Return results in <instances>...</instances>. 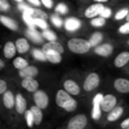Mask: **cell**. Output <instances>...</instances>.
Here are the masks:
<instances>
[{
	"instance_id": "cell-1",
	"label": "cell",
	"mask_w": 129,
	"mask_h": 129,
	"mask_svg": "<svg viewBox=\"0 0 129 129\" xmlns=\"http://www.w3.org/2000/svg\"><path fill=\"white\" fill-rule=\"evenodd\" d=\"M56 103L57 105L67 112H73L76 110L78 104L77 101L73 99L70 94L66 90H59L56 95Z\"/></svg>"
},
{
	"instance_id": "cell-2",
	"label": "cell",
	"mask_w": 129,
	"mask_h": 129,
	"mask_svg": "<svg viewBox=\"0 0 129 129\" xmlns=\"http://www.w3.org/2000/svg\"><path fill=\"white\" fill-rule=\"evenodd\" d=\"M67 46L72 52L79 54L87 53L91 47L89 41L79 38H73L70 39Z\"/></svg>"
},
{
	"instance_id": "cell-3",
	"label": "cell",
	"mask_w": 129,
	"mask_h": 129,
	"mask_svg": "<svg viewBox=\"0 0 129 129\" xmlns=\"http://www.w3.org/2000/svg\"><path fill=\"white\" fill-rule=\"evenodd\" d=\"M100 84V77L98 73H90L85 80L83 84V88L85 91L89 92L94 91L99 86Z\"/></svg>"
},
{
	"instance_id": "cell-4",
	"label": "cell",
	"mask_w": 129,
	"mask_h": 129,
	"mask_svg": "<svg viewBox=\"0 0 129 129\" xmlns=\"http://www.w3.org/2000/svg\"><path fill=\"white\" fill-rule=\"evenodd\" d=\"M87 117L83 114H79L70 120L67 128L69 129H83L87 125Z\"/></svg>"
},
{
	"instance_id": "cell-5",
	"label": "cell",
	"mask_w": 129,
	"mask_h": 129,
	"mask_svg": "<svg viewBox=\"0 0 129 129\" xmlns=\"http://www.w3.org/2000/svg\"><path fill=\"white\" fill-rule=\"evenodd\" d=\"M33 99L36 105L42 110L45 109L49 103L48 96L42 90H37L36 91H35L33 94Z\"/></svg>"
},
{
	"instance_id": "cell-6",
	"label": "cell",
	"mask_w": 129,
	"mask_h": 129,
	"mask_svg": "<svg viewBox=\"0 0 129 129\" xmlns=\"http://www.w3.org/2000/svg\"><path fill=\"white\" fill-rule=\"evenodd\" d=\"M117 103V100L116 98L113 95V94H106L105 96H104V99L101 102V109L103 111L108 113L110 112L113 108L116 107Z\"/></svg>"
},
{
	"instance_id": "cell-7",
	"label": "cell",
	"mask_w": 129,
	"mask_h": 129,
	"mask_svg": "<svg viewBox=\"0 0 129 129\" xmlns=\"http://www.w3.org/2000/svg\"><path fill=\"white\" fill-rule=\"evenodd\" d=\"M42 51L47 54L50 52H57L59 54H63L64 52V48L62 45L56 41H50L48 43H45L42 47Z\"/></svg>"
},
{
	"instance_id": "cell-8",
	"label": "cell",
	"mask_w": 129,
	"mask_h": 129,
	"mask_svg": "<svg viewBox=\"0 0 129 129\" xmlns=\"http://www.w3.org/2000/svg\"><path fill=\"white\" fill-rule=\"evenodd\" d=\"M105 7L101 3H97L89 6L85 12V15L87 18H92L98 15H100Z\"/></svg>"
},
{
	"instance_id": "cell-9",
	"label": "cell",
	"mask_w": 129,
	"mask_h": 129,
	"mask_svg": "<svg viewBox=\"0 0 129 129\" xmlns=\"http://www.w3.org/2000/svg\"><path fill=\"white\" fill-rule=\"evenodd\" d=\"M21 85L23 88H25L29 92H35L39 88V82L34 79L33 77L24 78L21 82Z\"/></svg>"
},
{
	"instance_id": "cell-10",
	"label": "cell",
	"mask_w": 129,
	"mask_h": 129,
	"mask_svg": "<svg viewBox=\"0 0 129 129\" xmlns=\"http://www.w3.org/2000/svg\"><path fill=\"white\" fill-rule=\"evenodd\" d=\"M114 88L120 93H129V80L124 78H119L114 81Z\"/></svg>"
},
{
	"instance_id": "cell-11",
	"label": "cell",
	"mask_w": 129,
	"mask_h": 129,
	"mask_svg": "<svg viewBox=\"0 0 129 129\" xmlns=\"http://www.w3.org/2000/svg\"><path fill=\"white\" fill-rule=\"evenodd\" d=\"M27 104L26 99L21 94H17L15 97V108L19 114H23L26 111Z\"/></svg>"
},
{
	"instance_id": "cell-12",
	"label": "cell",
	"mask_w": 129,
	"mask_h": 129,
	"mask_svg": "<svg viewBox=\"0 0 129 129\" xmlns=\"http://www.w3.org/2000/svg\"><path fill=\"white\" fill-rule=\"evenodd\" d=\"M64 89L72 95H78L80 93V88L78 84L73 80L68 79L63 83Z\"/></svg>"
},
{
	"instance_id": "cell-13",
	"label": "cell",
	"mask_w": 129,
	"mask_h": 129,
	"mask_svg": "<svg viewBox=\"0 0 129 129\" xmlns=\"http://www.w3.org/2000/svg\"><path fill=\"white\" fill-rule=\"evenodd\" d=\"M113 46L110 43H105L104 45H99L94 50V52L97 54L103 57H108L113 53Z\"/></svg>"
},
{
	"instance_id": "cell-14",
	"label": "cell",
	"mask_w": 129,
	"mask_h": 129,
	"mask_svg": "<svg viewBox=\"0 0 129 129\" xmlns=\"http://www.w3.org/2000/svg\"><path fill=\"white\" fill-rule=\"evenodd\" d=\"M39 74L38 68L35 66H27L25 68L20 70L19 75L22 78H27V77H36Z\"/></svg>"
},
{
	"instance_id": "cell-15",
	"label": "cell",
	"mask_w": 129,
	"mask_h": 129,
	"mask_svg": "<svg viewBox=\"0 0 129 129\" xmlns=\"http://www.w3.org/2000/svg\"><path fill=\"white\" fill-rule=\"evenodd\" d=\"M129 62V52L128 51H123L117 55L116 59L114 60V65L118 67L121 68L126 65Z\"/></svg>"
},
{
	"instance_id": "cell-16",
	"label": "cell",
	"mask_w": 129,
	"mask_h": 129,
	"mask_svg": "<svg viewBox=\"0 0 129 129\" xmlns=\"http://www.w3.org/2000/svg\"><path fill=\"white\" fill-rule=\"evenodd\" d=\"M17 51L16 45L12 42H8L5 44L3 53H4V56L6 58L11 59L13 57H14Z\"/></svg>"
},
{
	"instance_id": "cell-17",
	"label": "cell",
	"mask_w": 129,
	"mask_h": 129,
	"mask_svg": "<svg viewBox=\"0 0 129 129\" xmlns=\"http://www.w3.org/2000/svg\"><path fill=\"white\" fill-rule=\"evenodd\" d=\"M3 104L7 109H12L15 107V98L13 93L10 91H7L3 94Z\"/></svg>"
},
{
	"instance_id": "cell-18",
	"label": "cell",
	"mask_w": 129,
	"mask_h": 129,
	"mask_svg": "<svg viewBox=\"0 0 129 129\" xmlns=\"http://www.w3.org/2000/svg\"><path fill=\"white\" fill-rule=\"evenodd\" d=\"M0 20L5 26H6L7 28H8L11 30L17 31L18 29V27H19L18 23L14 19L10 18L8 17H6V16H4V15H1Z\"/></svg>"
},
{
	"instance_id": "cell-19",
	"label": "cell",
	"mask_w": 129,
	"mask_h": 129,
	"mask_svg": "<svg viewBox=\"0 0 129 129\" xmlns=\"http://www.w3.org/2000/svg\"><path fill=\"white\" fill-rule=\"evenodd\" d=\"M15 45H16V48H17V51L20 54L26 53L29 50V48H30L29 42L24 38L18 39L15 42Z\"/></svg>"
},
{
	"instance_id": "cell-20",
	"label": "cell",
	"mask_w": 129,
	"mask_h": 129,
	"mask_svg": "<svg viewBox=\"0 0 129 129\" xmlns=\"http://www.w3.org/2000/svg\"><path fill=\"white\" fill-rule=\"evenodd\" d=\"M81 26V21L75 17L68 18L65 23V28L68 31H76Z\"/></svg>"
},
{
	"instance_id": "cell-21",
	"label": "cell",
	"mask_w": 129,
	"mask_h": 129,
	"mask_svg": "<svg viewBox=\"0 0 129 129\" xmlns=\"http://www.w3.org/2000/svg\"><path fill=\"white\" fill-rule=\"evenodd\" d=\"M26 35L34 43L39 44V43L42 42V35L39 32H37L34 28H29L26 32Z\"/></svg>"
},
{
	"instance_id": "cell-22",
	"label": "cell",
	"mask_w": 129,
	"mask_h": 129,
	"mask_svg": "<svg viewBox=\"0 0 129 129\" xmlns=\"http://www.w3.org/2000/svg\"><path fill=\"white\" fill-rule=\"evenodd\" d=\"M123 114V108L122 107H116L113 108L107 116V120L109 122H115L118 120Z\"/></svg>"
},
{
	"instance_id": "cell-23",
	"label": "cell",
	"mask_w": 129,
	"mask_h": 129,
	"mask_svg": "<svg viewBox=\"0 0 129 129\" xmlns=\"http://www.w3.org/2000/svg\"><path fill=\"white\" fill-rule=\"evenodd\" d=\"M42 109L39 107L38 106H33L30 108V110L33 113V118H34V122L35 125H39L41 124L42 119H43V113L42 111Z\"/></svg>"
},
{
	"instance_id": "cell-24",
	"label": "cell",
	"mask_w": 129,
	"mask_h": 129,
	"mask_svg": "<svg viewBox=\"0 0 129 129\" xmlns=\"http://www.w3.org/2000/svg\"><path fill=\"white\" fill-rule=\"evenodd\" d=\"M46 57H47V60L49 62H51V63H54V64L59 63L62 60L61 54H59V53H57V52L47 53Z\"/></svg>"
},
{
	"instance_id": "cell-25",
	"label": "cell",
	"mask_w": 129,
	"mask_h": 129,
	"mask_svg": "<svg viewBox=\"0 0 129 129\" xmlns=\"http://www.w3.org/2000/svg\"><path fill=\"white\" fill-rule=\"evenodd\" d=\"M101 103H93V109L91 112V117L94 120H98L100 119L101 116Z\"/></svg>"
},
{
	"instance_id": "cell-26",
	"label": "cell",
	"mask_w": 129,
	"mask_h": 129,
	"mask_svg": "<svg viewBox=\"0 0 129 129\" xmlns=\"http://www.w3.org/2000/svg\"><path fill=\"white\" fill-rule=\"evenodd\" d=\"M13 64H14V67L17 70H22V69L25 68L26 67L29 66L28 61L20 57H16L13 61Z\"/></svg>"
},
{
	"instance_id": "cell-27",
	"label": "cell",
	"mask_w": 129,
	"mask_h": 129,
	"mask_svg": "<svg viewBox=\"0 0 129 129\" xmlns=\"http://www.w3.org/2000/svg\"><path fill=\"white\" fill-rule=\"evenodd\" d=\"M103 38H104V36L101 32H95L91 36L89 39V42L91 46H96L103 40Z\"/></svg>"
},
{
	"instance_id": "cell-28",
	"label": "cell",
	"mask_w": 129,
	"mask_h": 129,
	"mask_svg": "<svg viewBox=\"0 0 129 129\" xmlns=\"http://www.w3.org/2000/svg\"><path fill=\"white\" fill-rule=\"evenodd\" d=\"M23 19L25 21V23L27 24L29 28H34L36 24H35V18L29 13L23 12Z\"/></svg>"
},
{
	"instance_id": "cell-29",
	"label": "cell",
	"mask_w": 129,
	"mask_h": 129,
	"mask_svg": "<svg viewBox=\"0 0 129 129\" xmlns=\"http://www.w3.org/2000/svg\"><path fill=\"white\" fill-rule=\"evenodd\" d=\"M33 57L41 61H45L48 60H47V57H46V54L43 51H40L38 49H34L33 51Z\"/></svg>"
},
{
	"instance_id": "cell-30",
	"label": "cell",
	"mask_w": 129,
	"mask_h": 129,
	"mask_svg": "<svg viewBox=\"0 0 129 129\" xmlns=\"http://www.w3.org/2000/svg\"><path fill=\"white\" fill-rule=\"evenodd\" d=\"M24 115H25V119H26V121L27 126L29 128H33L35 122H34V118H33V113H32L31 110H26L25 112Z\"/></svg>"
},
{
	"instance_id": "cell-31",
	"label": "cell",
	"mask_w": 129,
	"mask_h": 129,
	"mask_svg": "<svg viewBox=\"0 0 129 129\" xmlns=\"http://www.w3.org/2000/svg\"><path fill=\"white\" fill-rule=\"evenodd\" d=\"M32 16L34 18H41V19H44V20H47L48 16V14L43 11L42 10L38 9V8H34V11L33 14H32Z\"/></svg>"
},
{
	"instance_id": "cell-32",
	"label": "cell",
	"mask_w": 129,
	"mask_h": 129,
	"mask_svg": "<svg viewBox=\"0 0 129 129\" xmlns=\"http://www.w3.org/2000/svg\"><path fill=\"white\" fill-rule=\"evenodd\" d=\"M42 36L45 39H48L49 41H56V39L57 38V35L53 31H51V30H47V29H45L42 33Z\"/></svg>"
},
{
	"instance_id": "cell-33",
	"label": "cell",
	"mask_w": 129,
	"mask_h": 129,
	"mask_svg": "<svg viewBox=\"0 0 129 129\" xmlns=\"http://www.w3.org/2000/svg\"><path fill=\"white\" fill-rule=\"evenodd\" d=\"M106 23V20L104 17H101L98 18H94L91 21V24L94 27H101L103 26Z\"/></svg>"
},
{
	"instance_id": "cell-34",
	"label": "cell",
	"mask_w": 129,
	"mask_h": 129,
	"mask_svg": "<svg viewBox=\"0 0 129 129\" xmlns=\"http://www.w3.org/2000/svg\"><path fill=\"white\" fill-rule=\"evenodd\" d=\"M18 8L20 10H21L23 12H26V13H29L31 15L33 14V11H34V8L28 6L27 5L24 4V3H22V2H20V4L18 5Z\"/></svg>"
},
{
	"instance_id": "cell-35",
	"label": "cell",
	"mask_w": 129,
	"mask_h": 129,
	"mask_svg": "<svg viewBox=\"0 0 129 129\" xmlns=\"http://www.w3.org/2000/svg\"><path fill=\"white\" fill-rule=\"evenodd\" d=\"M129 11L128 8H123L122 10H120L119 11H118L115 16V19L116 20H122L123 18H125V17H127V15L128 14Z\"/></svg>"
},
{
	"instance_id": "cell-36",
	"label": "cell",
	"mask_w": 129,
	"mask_h": 129,
	"mask_svg": "<svg viewBox=\"0 0 129 129\" xmlns=\"http://www.w3.org/2000/svg\"><path fill=\"white\" fill-rule=\"evenodd\" d=\"M55 11L57 12L60 13V14H67L68 12V7L63 3H60L56 6Z\"/></svg>"
},
{
	"instance_id": "cell-37",
	"label": "cell",
	"mask_w": 129,
	"mask_h": 129,
	"mask_svg": "<svg viewBox=\"0 0 129 129\" xmlns=\"http://www.w3.org/2000/svg\"><path fill=\"white\" fill-rule=\"evenodd\" d=\"M35 24L42 29H46L48 27V23H46L45 20L41 18H35Z\"/></svg>"
},
{
	"instance_id": "cell-38",
	"label": "cell",
	"mask_w": 129,
	"mask_h": 129,
	"mask_svg": "<svg viewBox=\"0 0 129 129\" xmlns=\"http://www.w3.org/2000/svg\"><path fill=\"white\" fill-rule=\"evenodd\" d=\"M51 22L57 26V27H60L62 26V23H63V21H62V19L57 14H53L51 17Z\"/></svg>"
},
{
	"instance_id": "cell-39",
	"label": "cell",
	"mask_w": 129,
	"mask_h": 129,
	"mask_svg": "<svg viewBox=\"0 0 129 129\" xmlns=\"http://www.w3.org/2000/svg\"><path fill=\"white\" fill-rule=\"evenodd\" d=\"M10 8V5L8 0H0V10L1 11H6Z\"/></svg>"
},
{
	"instance_id": "cell-40",
	"label": "cell",
	"mask_w": 129,
	"mask_h": 129,
	"mask_svg": "<svg viewBox=\"0 0 129 129\" xmlns=\"http://www.w3.org/2000/svg\"><path fill=\"white\" fill-rule=\"evenodd\" d=\"M119 31L122 34H129V21L121 26L119 29Z\"/></svg>"
},
{
	"instance_id": "cell-41",
	"label": "cell",
	"mask_w": 129,
	"mask_h": 129,
	"mask_svg": "<svg viewBox=\"0 0 129 129\" xmlns=\"http://www.w3.org/2000/svg\"><path fill=\"white\" fill-rule=\"evenodd\" d=\"M112 14V11L110 8H104L102 12L101 13V16L104 17V18H108L111 16Z\"/></svg>"
},
{
	"instance_id": "cell-42",
	"label": "cell",
	"mask_w": 129,
	"mask_h": 129,
	"mask_svg": "<svg viewBox=\"0 0 129 129\" xmlns=\"http://www.w3.org/2000/svg\"><path fill=\"white\" fill-rule=\"evenodd\" d=\"M6 89H7V84H6V82L3 79H1L0 80V94H3L6 91Z\"/></svg>"
},
{
	"instance_id": "cell-43",
	"label": "cell",
	"mask_w": 129,
	"mask_h": 129,
	"mask_svg": "<svg viewBox=\"0 0 129 129\" xmlns=\"http://www.w3.org/2000/svg\"><path fill=\"white\" fill-rule=\"evenodd\" d=\"M104 99V95L102 94H98L94 96V99H93V103H95V102H98V103H101L102 102Z\"/></svg>"
},
{
	"instance_id": "cell-44",
	"label": "cell",
	"mask_w": 129,
	"mask_h": 129,
	"mask_svg": "<svg viewBox=\"0 0 129 129\" xmlns=\"http://www.w3.org/2000/svg\"><path fill=\"white\" fill-rule=\"evenodd\" d=\"M41 2L48 8H51L53 7V2H52V0H41Z\"/></svg>"
},
{
	"instance_id": "cell-45",
	"label": "cell",
	"mask_w": 129,
	"mask_h": 129,
	"mask_svg": "<svg viewBox=\"0 0 129 129\" xmlns=\"http://www.w3.org/2000/svg\"><path fill=\"white\" fill-rule=\"evenodd\" d=\"M121 128L123 129L129 128V118L126 119L121 123Z\"/></svg>"
},
{
	"instance_id": "cell-46",
	"label": "cell",
	"mask_w": 129,
	"mask_h": 129,
	"mask_svg": "<svg viewBox=\"0 0 129 129\" xmlns=\"http://www.w3.org/2000/svg\"><path fill=\"white\" fill-rule=\"evenodd\" d=\"M31 4L36 5V6H40L41 5V2L39 0H28Z\"/></svg>"
},
{
	"instance_id": "cell-47",
	"label": "cell",
	"mask_w": 129,
	"mask_h": 129,
	"mask_svg": "<svg viewBox=\"0 0 129 129\" xmlns=\"http://www.w3.org/2000/svg\"><path fill=\"white\" fill-rule=\"evenodd\" d=\"M5 67V62L3 61V60H0V69L2 70Z\"/></svg>"
},
{
	"instance_id": "cell-48",
	"label": "cell",
	"mask_w": 129,
	"mask_h": 129,
	"mask_svg": "<svg viewBox=\"0 0 129 129\" xmlns=\"http://www.w3.org/2000/svg\"><path fill=\"white\" fill-rule=\"evenodd\" d=\"M97 2H107L108 0H94Z\"/></svg>"
},
{
	"instance_id": "cell-49",
	"label": "cell",
	"mask_w": 129,
	"mask_h": 129,
	"mask_svg": "<svg viewBox=\"0 0 129 129\" xmlns=\"http://www.w3.org/2000/svg\"><path fill=\"white\" fill-rule=\"evenodd\" d=\"M14 1H15V2H19V3H20V2H23V0H14Z\"/></svg>"
},
{
	"instance_id": "cell-50",
	"label": "cell",
	"mask_w": 129,
	"mask_h": 129,
	"mask_svg": "<svg viewBox=\"0 0 129 129\" xmlns=\"http://www.w3.org/2000/svg\"><path fill=\"white\" fill-rule=\"evenodd\" d=\"M127 20H128L129 21V13H128V14L127 15Z\"/></svg>"
},
{
	"instance_id": "cell-51",
	"label": "cell",
	"mask_w": 129,
	"mask_h": 129,
	"mask_svg": "<svg viewBox=\"0 0 129 129\" xmlns=\"http://www.w3.org/2000/svg\"><path fill=\"white\" fill-rule=\"evenodd\" d=\"M128 45H129V39H128Z\"/></svg>"
}]
</instances>
